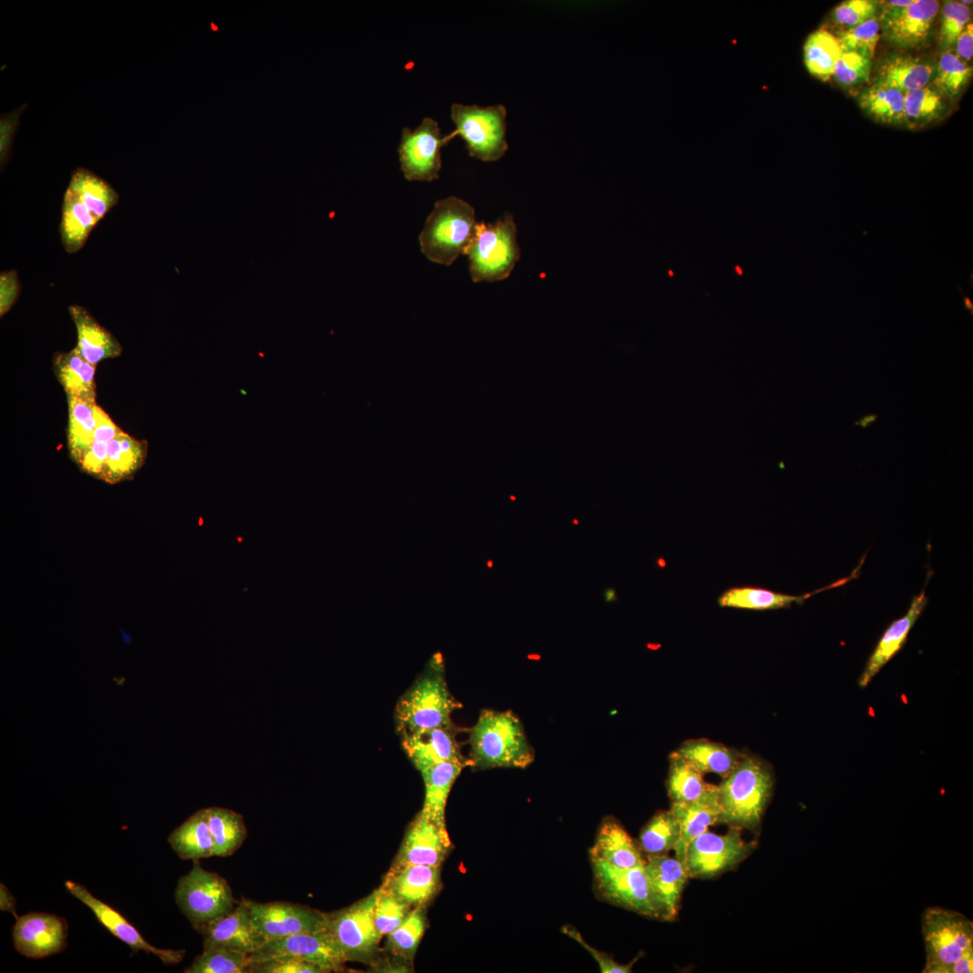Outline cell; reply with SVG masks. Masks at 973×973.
Here are the masks:
<instances>
[{
    "instance_id": "obj_1",
    "label": "cell",
    "mask_w": 973,
    "mask_h": 973,
    "mask_svg": "<svg viewBox=\"0 0 973 973\" xmlns=\"http://www.w3.org/2000/svg\"><path fill=\"white\" fill-rule=\"evenodd\" d=\"M459 707L447 685L442 655L436 652L398 699L395 709L396 731L403 737L420 730L452 726L451 714Z\"/></svg>"
},
{
    "instance_id": "obj_2",
    "label": "cell",
    "mask_w": 973,
    "mask_h": 973,
    "mask_svg": "<svg viewBox=\"0 0 973 973\" xmlns=\"http://www.w3.org/2000/svg\"><path fill=\"white\" fill-rule=\"evenodd\" d=\"M468 733L474 768H524L534 760L523 723L511 711L482 710Z\"/></svg>"
},
{
    "instance_id": "obj_3",
    "label": "cell",
    "mask_w": 973,
    "mask_h": 973,
    "mask_svg": "<svg viewBox=\"0 0 973 973\" xmlns=\"http://www.w3.org/2000/svg\"><path fill=\"white\" fill-rule=\"evenodd\" d=\"M769 768L759 758L742 754L736 767L718 785L721 814L718 824L755 830L772 795Z\"/></svg>"
},
{
    "instance_id": "obj_4",
    "label": "cell",
    "mask_w": 973,
    "mask_h": 973,
    "mask_svg": "<svg viewBox=\"0 0 973 973\" xmlns=\"http://www.w3.org/2000/svg\"><path fill=\"white\" fill-rule=\"evenodd\" d=\"M476 224L468 202L457 196L438 200L420 233L421 250L431 261L449 266L464 254Z\"/></svg>"
},
{
    "instance_id": "obj_5",
    "label": "cell",
    "mask_w": 973,
    "mask_h": 973,
    "mask_svg": "<svg viewBox=\"0 0 973 973\" xmlns=\"http://www.w3.org/2000/svg\"><path fill=\"white\" fill-rule=\"evenodd\" d=\"M464 254L468 257L474 282H495L508 277L520 258L513 215L506 214L492 223H477Z\"/></svg>"
},
{
    "instance_id": "obj_6",
    "label": "cell",
    "mask_w": 973,
    "mask_h": 973,
    "mask_svg": "<svg viewBox=\"0 0 973 973\" xmlns=\"http://www.w3.org/2000/svg\"><path fill=\"white\" fill-rule=\"evenodd\" d=\"M175 899L198 932L208 923L231 913L238 904L228 882L217 873L203 868L198 861H194L191 870L179 878Z\"/></svg>"
},
{
    "instance_id": "obj_7",
    "label": "cell",
    "mask_w": 973,
    "mask_h": 973,
    "mask_svg": "<svg viewBox=\"0 0 973 973\" xmlns=\"http://www.w3.org/2000/svg\"><path fill=\"white\" fill-rule=\"evenodd\" d=\"M922 933L926 952L924 973H941L973 950V922L957 911L926 908L922 914Z\"/></svg>"
},
{
    "instance_id": "obj_8",
    "label": "cell",
    "mask_w": 973,
    "mask_h": 973,
    "mask_svg": "<svg viewBox=\"0 0 973 973\" xmlns=\"http://www.w3.org/2000/svg\"><path fill=\"white\" fill-rule=\"evenodd\" d=\"M506 113L503 105L480 107L455 103L450 117L456 129L449 135L451 139L460 136L471 157L486 162L498 160L508 149Z\"/></svg>"
},
{
    "instance_id": "obj_9",
    "label": "cell",
    "mask_w": 973,
    "mask_h": 973,
    "mask_svg": "<svg viewBox=\"0 0 973 973\" xmlns=\"http://www.w3.org/2000/svg\"><path fill=\"white\" fill-rule=\"evenodd\" d=\"M380 888L355 904L327 914L326 931L346 961L366 960L377 947L381 935L374 923L375 905Z\"/></svg>"
},
{
    "instance_id": "obj_10",
    "label": "cell",
    "mask_w": 973,
    "mask_h": 973,
    "mask_svg": "<svg viewBox=\"0 0 973 973\" xmlns=\"http://www.w3.org/2000/svg\"><path fill=\"white\" fill-rule=\"evenodd\" d=\"M741 829L730 827L725 834L708 831L695 838L688 845L686 868L689 878H710L735 868L756 847L746 841Z\"/></svg>"
},
{
    "instance_id": "obj_11",
    "label": "cell",
    "mask_w": 973,
    "mask_h": 973,
    "mask_svg": "<svg viewBox=\"0 0 973 973\" xmlns=\"http://www.w3.org/2000/svg\"><path fill=\"white\" fill-rule=\"evenodd\" d=\"M594 887L605 901L641 915L659 919L644 868H618L598 859H591Z\"/></svg>"
},
{
    "instance_id": "obj_12",
    "label": "cell",
    "mask_w": 973,
    "mask_h": 973,
    "mask_svg": "<svg viewBox=\"0 0 973 973\" xmlns=\"http://www.w3.org/2000/svg\"><path fill=\"white\" fill-rule=\"evenodd\" d=\"M452 139L441 135L437 121L425 117L414 129L402 130L398 146L399 161L404 177L410 181H432L439 177L441 168V150Z\"/></svg>"
},
{
    "instance_id": "obj_13",
    "label": "cell",
    "mask_w": 973,
    "mask_h": 973,
    "mask_svg": "<svg viewBox=\"0 0 973 973\" xmlns=\"http://www.w3.org/2000/svg\"><path fill=\"white\" fill-rule=\"evenodd\" d=\"M252 923L265 941L289 935L326 931L327 914L289 902L249 900Z\"/></svg>"
},
{
    "instance_id": "obj_14",
    "label": "cell",
    "mask_w": 973,
    "mask_h": 973,
    "mask_svg": "<svg viewBox=\"0 0 973 973\" xmlns=\"http://www.w3.org/2000/svg\"><path fill=\"white\" fill-rule=\"evenodd\" d=\"M291 956L314 962L327 972L337 971L346 962L327 931L305 932L265 941L250 954L251 961Z\"/></svg>"
},
{
    "instance_id": "obj_15",
    "label": "cell",
    "mask_w": 973,
    "mask_h": 973,
    "mask_svg": "<svg viewBox=\"0 0 973 973\" xmlns=\"http://www.w3.org/2000/svg\"><path fill=\"white\" fill-rule=\"evenodd\" d=\"M64 886L68 893L81 901L95 914L97 921L114 936L126 943L132 953L143 950L158 957L164 964L179 963L186 951L184 950L159 949L150 944L141 933L120 912L106 903L94 896L83 885L67 880Z\"/></svg>"
},
{
    "instance_id": "obj_16",
    "label": "cell",
    "mask_w": 973,
    "mask_h": 973,
    "mask_svg": "<svg viewBox=\"0 0 973 973\" xmlns=\"http://www.w3.org/2000/svg\"><path fill=\"white\" fill-rule=\"evenodd\" d=\"M67 935L66 920L46 913L19 916L13 929L14 949L30 959H42L63 951Z\"/></svg>"
},
{
    "instance_id": "obj_17",
    "label": "cell",
    "mask_w": 973,
    "mask_h": 973,
    "mask_svg": "<svg viewBox=\"0 0 973 973\" xmlns=\"http://www.w3.org/2000/svg\"><path fill=\"white\" fill-rule=\"evenodd\" d=\"M203 950L225 949L251 954L265 941L254 928L249 899L238 902L229 914L208 923L199 932Z\"/></svg>"
},
{
    "instance_id": "obj_18",
    "label": "cell",
    "mask_w": 973,
    "mask_h": 973,
    "mask_svg": "<svg viewBox=\"0 0 973 973\" xmlns=\"http://www.w3.org/2000/svg\"><path fill=\"white\" fill-rule=\"evenodd\" d=\"M455 724L414 732L401 737L402 748L414 767L422 771L431 766L452 761L471 766L461 751Z\"/></svg>"
},
{
    "instance_id": "obj_19",
    "label": "cell",
    "mask_w": 973,
    "mask_h": 973,
    "mask_svg": "<svg viewBox=\"0 0 973 973\" xmlns=\"http://www.w3.org/2000/svg\"><path fill=\"white\" fill-rule=\"evenodd\" d=\"M644 868L659 920H674L689 878L686 867L665 854L646 855Z\"/></svg>"
},
{
    "instance_id": "obj_20",
    "label": "cell",
    "mask_w": 973,
    "mask_h": 973,
    "mask_svg": "<svg viewBox=\"0 0 973 973\" xmlns=\"http://www.w3.org/2000/svg\"><path fill=\"white\" fill-rule=\"evenodd\" d=\"M940 2L914 0L894 18L880 23L885 39L905 50L920 49L928 42Z\"/></svg>"
},
{
    "instance_id": "obj_21",
    "label": "cell",
    "mask_w": 973,
    "mask_h": 973,
    "mask_svg": "<svg viewBox=\"0 0 973 973\" xmlns=\"http://www.w3.org/2000/svg\"><path fill=\"white\" fill-rule=\"evenodd\" d=\"M450 846L447 829L419 813L405 837L396 868L415 864L439 867Z\"/></svg>"
},
{
    "instance_id": "obj_22",
    "label": "cell",
    "mask_w": 973,
    "mask_h": 973,
    "mask_svg": "<svg viewBox=\"0 0 973 973\" xmlns=\"http://www.w3.org/2000/svg\"><path fill=\"white\" fill-rule=\"evenodd\" d=\"M670 810L680 826V836L674 848L675 858L686 867L689 843L707 831L708 827L718 824L721 814L718 787L709 784L698 798L686 803H671Z\"/></svg>"
},
{
    "instance_id": "obj_23",
    "label": "cell",
    "mask_w": 973,
    "mask_h": 973,
    "mask_svg": "<svg viewBox=\"0 0 973 973\" xmlns=\"http://www.w3.org/2000/svg\"><path fill=\"white\" fill-rule=\"evenodd\" d=\"M928 602L924 591L914 596L910 606L902 617L892 622L878 641L873 652L859 678V685L866 687L879 670L900 650L917 619Z\"/></svg>"
},
{
    "instance_id": "obj_24",
    "label": "cell",
    "mask_w": 973,
    "mask_h": 973,
    "mask_svg": "<svg viewBox=\"0 0 973 973\" xmlns=\"http://www.w3.org/2000/svg\"><path fill=\"white\" fill-rule=\"evenodd\" d=\"M861 567L859 564L850 576L839 579L823 588L801 596H793L775 592L767 588L742 586L732 587L723 592L717 599L721 607H731L747 610H772L789 608L793 604L802 605L810 596L822 591L842 586L857 577V572Z\"/></svg>"
},
{
    "instance_id": "obj_25",
    "label": "cell",
    "mask_w": 973,
    "mask_h": 973,
    "mask_svg": "<svg viewBox=\"0 0 973 973\" xmlns=\"http://www.w3.org/2000/svg\"><path fill=\"white\" fill-rule=\"evenodd\" d=\"M590 859H598L623 868L643 865L645 862L638 842L614 817H606L601 823L590 849Z\"/></svg>"
},
{
    "instance_id": "obj_26",
    "label": "cell",
    "mask_w": 973,
    "mask_h": 973,
    "mask_svg": "<svg viewBox=\"0 0 973 973\" xmlns=\"http://www.w3.org/2000/svg\"><path fill=\"white\" fill-rule=\"evenodd\" d=\"M936 65L918 57L892 53L878 66L874 83L896 88L904 94L930 85Z\"/></svg>"
},
{
    "instance_id": "obj_27",
    "label": "cell",
    "mask_w": 973,
    "mask_h": 973,
    "mask_svg": "<svg viewBox=\"0 0 973 973\" xmlns=\"http://www.w3.org/2000/svg\"><path fill=\"white\" fill-rule=\"evenodd\" d=\"M440 881L439 867L408 865L396 868L382 888L393 894L409 907L422 906L435 894Z\"/></svg>"
},
{
    "instance_id": "obj_28",
    "label": "cell",
    "mask_w": 973,
    "mask_h": 973,
    "mask_svg": "<svg viewBox=\"0 0 973 973\" xmlns=\"http://www.w3.org/2000/svg\"><path fill=\"white\" fill-rule=\"evenodd\" d=\"M68 313L77 330L76 348L87 362L96 367L100 361L122 354L120 342L86 308L71 305Z\"/></svg>"
},
{
    "instance_id": "obj_29",
    "label": "cell",
    "mask_w": 973,
    "mask_h": 973,
    "mask_svg": "<svg viewBox=\"0 0 973 973\" xmlns=\"http://www.w3.org/2000/svg\"><path fill=\"white\" fill-rule=\"evenodd\" d=\"M148 442L137 440L123 430L107 443L106 459L100 480L117 484L133 477L143 466Z\"/></svg>"
},
{
    "instance_id": "obj_30",
    "label": "cell",
    "mask_w": 973,
    "mask_h": 973,
    "mask_svg": "<svg viewBox=\"0 0 973 973\" xmlns=\"http://www.w3.org/2000/svg\"><path fill=\"white\" fill-rule=\"evenodd\" d=\"M465 767L461 763L447 761L420 771L424 784V800L420 813L443 829H446L445 809L450 791Z\"/></svg>"
},
{
    "instance_id": "obj_31",
    "label": "cell",
    "mask_w": 973,
    "mask_h": 973,
    "mask_svg": "<svg viewBox=\"0 0 973 973\" xmlns=\"http://www.w3.org/2000/svg\"><path fill=\"white\" fill-rule=\"evenodd\" d=\"M54 374L67 396L95 401V367L87 362L75 347L53 356Z\"/></svg>"
},
{
    "instance_id": "obj_32",
    "label": "cell",
    "mask_w": 973,
    "mask_h": 973,
    "mask_svg": "<svg viewBox=\"0 0 973 973\" xmlns=\"http://www.w3.org/2000/svg\"><path fill=\"white\" fill-rule=\"evenodd\" d=\"M168 842L182 859L198 861L214 856L206 808L196 812L177 827L168 836Z\"/></svg>"
},
{
    "instance_id": "obj_33",
    "label": "cell",
    "mask_w": 973,
    "mask_h": 973,
    "mask_svg": "<svg viewBox=\"0 0 973 973\" xmlns=\"http://www.w3.org/2000/svg\"><path fill=\"white\" fill-rule=\"evenodd\" d=\"M703 774L725 777L738 764L742 753L706 739L689 740L676 750Z\"/></svg>"
},
{
    "instance_id": "obj_34",
    "label": "cell",
    "mask_w": 973,
    "mask_h": 973,
    "mask_svg": "<svg viewBox=\"0 0 973 973\" xmlns=\"http://www.w3.org/2000/svg\"><path fill=\"white\" fill-rule=\"evenodd\" d=\"M68 400V450L74 461L92 442L94 432L105 411L96 404L75 396Z\"/></svg>"
},
{
    "instance_id": "obj_35",
    "label": "cell",
    "mask_w": 973,
    "mask_h": 973,
    "mask_svg": "<svg viewBox=\"0 0 973 973\" xmlns=\"http://www.w3.org/2000/svg\"><path fill=\"white\" fill-rule=\"evenodd\" d=\"M99 220L67 188L61 211L59 234L68 253L77 252Z\"/></svg>"
},
{
    "instance_id": "obj_36",
    "label": "cell",
    "mask_w": 973,
    "mask_h": 973,
    "mask_svg": "<svg viewBox=\"0 0 973 973\" xmlns=\"http://www.w3.org/2000/svg\"><path fill=\"white\" fill-rule=\"evenodd\" d=\"M100 221L119 201L116 190L94 172L77 168L68 186Z\"/></svg>"
},
{
    "instance_id": "obj_37",
    "label": "cell",
    "mask_w": 973,
    "mask_h": 973,
    "mask_svg": "<svg viewBox=\"0 0 973 973\" xmlns=\"http://www.w3.org/2000/svg\"><path fill=\"white\" fill-rule=\"evenodd\" d=\"M905 94L891 86L873 83L858 95L859 107L875 121L905 125Z\"/></svg>"
},
{
    "instance_id": "obj_38",
    "label": "cell",
    "mask_w": 973,
    "mask_h": 973,
    "mask_svg": "<svg viewBox=\"0 0 973 973\" xmlns=\"http://www.w3.org/2000/svg\"><path fill=\"white\" fill-rule=\"evenodd\" d=\"M208 825L214 841V856L233 854L244 842L247 828L242 815L226 808H206Z\"/></svg>"
},
{
    "instance_id": "obj_39",
    "label": "cell",
    "mask_w": 973,
    "mask_h": 973,
    "mask_svg": "<svg viewBox=\"0 0 973 973\" xmlns=\"http://www.w3.org/2000/svg\"><path fill=\"white\" fill-rule=\"evenodd\" d=\"M842 53L837 37L824 28L811 32L803 47V59L807 71L816 78L827 81Z\"/></svg>"
},
{
    "instance_id": "obj_40",
    "label": "cell",
    "mask_w": 973,
    "mask_h": 973,
    "mask_svg": "<svg viewBox=\"0 0 973 973\" xmlns=\"http://www.w3.org/2000/svg\"><path fill=\"white\" fill-rule=\"evenodd\" d=\"M950 100L932 84L905 94V126L919 127L941 119L949 112Z\"/></svg>"
},
{
    "instance_id": "obj_41",
    "label": "cell",
    "mask_w": 973,
    "mask_h": 973,
    "mask_svg": "<svg viewBox=\"0 0 973 973\" xmlns=\"http://www.w3.org/2000/svg\"><path fill=\"white\" fill-rule=\"evenodd\" d=\"M703 775L677 751H673L669 756L667 781L671 803H686L698 798L709 786Z\"/></svg>"
},
{
    "instance_id": "obj_42",
    "label": "cell",
    "mask_w": 973,
    "mask_h": 973,
    "mask_svg": "<svg viewBox=\"0 0 973 973\" xmlns=\"http://www.w3.org/2000/svg\"><path fill=\"white\" fill-rule=\"evenodd\" d=\"M680 836V826L671 812L657 813L642 828L638 844L646 855H665L674 850Z\"/></svg>"
},
{
    "instance_id": "obj_43",
    "label": "cell",
    "mask_w": 973,
    "mask_h": 973,
    "mask_svg": "<svg viewBox=\"0 0 973 973\" xmlns=\"http://www.w3.org/2000/svg\"><path fill=\"white\" fill-rule=\"evenodd\" d=\"M971 76V66L959 59L952 50H949L941 52L931 84L950 100L954 101L963 92Z\"/></svg>"
},
{
    "instance_id": "obj_44",
    "label": "cell",
    "mask_w": 973,
    "mask_h": 973,
    "mask_svg": "<svg viewBox=\"0 0 973 973\" xmlns=\"http://www.w3.org/2000/svg\"><path fill=\"white\" fill-rule=\"evenodd\" d=\"M251 960L249 954L216 949L197 955L186 973H247Z\"/></svg>"
},
{
    "instance_id": "obj_45",
    "label": "cell",
    "mask_w": 973,
    "mask_h": 973,
    "mask_svg": "<svg viewBox=\"0 0 973 973\" xmlns=\"http://www.w3.org/2000/svg\"><path fill=\"white\" fill-rule=\"evenodd\" d=\"M425 930V918L421 906L411 911L403 923L388 937L389 948L396 954L410 958L416 950Z\"/></svg>"
},
{
    "instance_id": "obj_46",
    "label": "cell",
    "mask_w": 973,
    "mask_h": 973,
    "mask_svg": "<svg viewBox=\"0 0 973 973\" xmlns=\"http://www.w3.org/2000/svg\"><path fill=\"white\" fill-rule=\"evenodd\" d=\"M880 23L878 16L855 27L849 28L836 37L842 51L856 52L872 59L880 39Z\"/></svg>"
},
{
    "instance_id": "obj_47",
    "label": "cell",
    "mask_w": 973,
    "mask_h": 973,
    "mask_svg": "<svg viewBox=\"0 0 973 973\" xmlns=\"http://www.w3.org/2000/svg\"><path fill=\"white\" fill-rule=\"evenodd\" d=\"M971 14L969 6L959 1L944 2L938 39L942 51L953 50L958 36L971 22Z\"/></svg>"
},
{
    "instance_id": "obj_48",
    "label": "cell",
    "mask_w": 973,
    "mask_h": 973,
    "mask_svg": "<svg viewBox=\"0 0 973 973\" xmlns=\"http://www.w3.org/2000/svg\"><path fill=\"white\" fill-rule=\"evenodd\" d=\"M409 913L408 905L382 887H380L374 910V923L381 936L391 933L403 923Z\"/></svg>"
},
{
    "instance_id": "obj_49",
    "label": "cell",
    "mask_w": 973,
    "mask_h": 973,
    "mask_svg": "<svg viewBox=\"0 0 973 973\" xmlns=\"http://www.w3.org/2000/svg\"><path fill=\"white\" fill-rule=\"evenodd\" d=\"M871 70V59L856 52L842 51L837 60L832 77L845 86L867 81Z\"/></svg>"
},
{
    "instance_id": "obj_50",
    "label": "cell",
    "mask_w": 973,
    "mask_h": 973,
    "mask_svg": "<svg viewBox=\"0 0 973 973\" xmlns=\"http://www.w3.org/2000/svg\"><path fill=\"white\" fill-rule=\"evenodd\" d=\"M319 965L291 956L251 961L247 973H324Z\"/></svg>"
},
{
    "instance_id": "obj_51",
    "label": "cell",
    "mask_w": 973,
    "mask_h": 973,
    "mask_svg": "<svg viewBox=\"0 0 973 973\" xmlns=\"http://www.w3.org/2000/svg\"><path fill=\"white\" fill-rule=\"evenodd\" d=\"M878 1L848 0L834 8L833 21L849 29L878 16Z\"/></svg>"
},
{
    "instance_id": "obj_52",
    "label": "cell",
    "mask_w": 973,
    "mask_h": 973,
    "mask_svg": "<svg viewBox=\"0 0 973 973\" xmlns=\"http://www.w3.org/2000/svg\"><path fill=\"white\" fill-rule=\"evenodd\" d=\"M562 932L568 937L577 941L582 947H584L597 962L600 971L603 973H629L632 971V966L637 960L634 959L628 964H620L606 953L594 949L590 946L582 937L580 932L571 925H564L561 929Z\"/></svg>"
},
{
    "instance_id": "obj_53",
    "label": "cell",
    "mask_w": 973,
    "mask_h": 973,
    "mask_svg": "<svg viewBox=\"0 0 973 973\" xmlns=\"http://www.w3.org/2000/svg\"><path fill=\"white\" fill-rule=\"evenodd\" d=\"M22 106L9 114H3L0 120V161L3 167L10 154L13 139L19 124Z\"/></svg>"
},
{
    "instance_id": "obj_54",
    "label": "cell",
    "mask_w": 973,
    "mask_h": 973,
    "mask_svg": "<svg viewBox=\"0 0 973 973\" xmlns=\"http://www.w3.org/2000/svg\"><path fill=\"white\" fill-rule=\"evenodd\" d=\"M20 293V282L15 270L4 271L0 276V314H5Z\"/></svg>"
},
{
    "instance_id": "obj_55",
    "label": "cell",
    "mask_w": 973,
    "mask_h": 973,
    "mask_svg": "<svg viewBox=\"0 0 973 973\" xmlns=\"http://www.w3.org/2000/svg\"><path fill=\"white\" fill-rule=\"evenodd\" d=\"M954 53L962 61L969 64L973 56V25L970 22L958 36L954 44Z\"/></svg>"
},
{
    "instance_id": "obj_56",
    "label": "cell",
    "mask_w": 973,
    "mask_h": 973,
    "mask_svg": "<svg viewBox=\"0 0 973 973\" xmlns=\"http://www.w3.org/2000/svg\"><path fill=\"white\" fill-rule=\"evenodd\" d=\"M973 972V950H968L961 958L943 968L941 973Z\"/></svg>"
},
{
    "instance_id": "obj_57",
    "label": "cell",
    "mask_w": 973,
    "mask_h": 973,
    "mask_svg": "<svg viewBox=\"0 0 973 973\" xmlns=\"http://www.w3.org/2000/svg\"><path fill=\"white\" fill-rule=\"evenodd\" d=\"M0 908L2 911L12 913L15 918L18 917L15 911V899L4 884L0 887Z\"/></svg>"
},
{
    "instance_id": "obj_58",
    "label": "cell",
    "mask_w": 973,
    "mask_h": 973,
    "mask_svg": "<svg viewBox=\"0 0 973 973\" xmlns=\"http://www.w3.org/2000/svg\"><path fill=\"white\" fill-rule=\"evenodd\" d=\"M877 419H878L877 414H867V415H864L863 417H861L859 421L855 422V425L860 426L861 428L865 429L868 425H870L871 423L876 422Z\"/></svg>"
},
{
    "instance_id": "obj_59",
    "label": "cell",
    "mask_w": 973,
    "mask_h": 973,
    "mask_svg": "<svg viewBox=\"0 0 973 973\" xmlns=\"http://www.w3.org/2000/svg\"><path fill=\"white\" fill-rule=\"evenodd\" d=\"M603 597L605 602L611 603L617 601V596L614 587H606L603 591Z\"/></svg>"
},
{
    "instance_id": "obj_60",
    "label": "cell",
    "mask_w": 973,
    "mask_h": 973,
    "mask_svg": "<svg viewBox=\"0 0 973 973\" xmlns=\"http://www.w3.org/2000/svg\"><path fill=\"white\" fill-rule=\"evenodd\" d=\"M958 289L959 290V292H960V294L962 296L963 306L972 315L973 314V303H972L971 299L968 296L965 295V293H964V291H963V289L961 287L958 286Z\"/></svg>"
},
{
    "instance_id": "obj_61",
    "label": "cell",
    "mask_w": 973,
    "mask_h": 973,
    "mask_svg": "<svg viewBox=\"0 0 973 973\" xmlns=\"http://www.w3.org/2000/svg\"><path fill=\"white\" fill-rule=\"evenodd\" d=\"M486 565H487V567H488L489 568H491L493 567V561H492L491 559H488V560L486 561Z\"/></svg>"
},
{
    "instance_id": "obj_62",
    "label": "cell",
    "mask_w": 973,
    "mask_h": 973,
    "mask_svg": "<svg viewBox=\"0 0 973 973\" xmlns=\"http://www.w3.org/2000/svg\"><path fill=\"white\" fill-rule=\"evenodd\" d=\"M571 523H573L574 525H578V520H577V518H573V519L571 520Z\"/></svg>"
}]
</instances>
